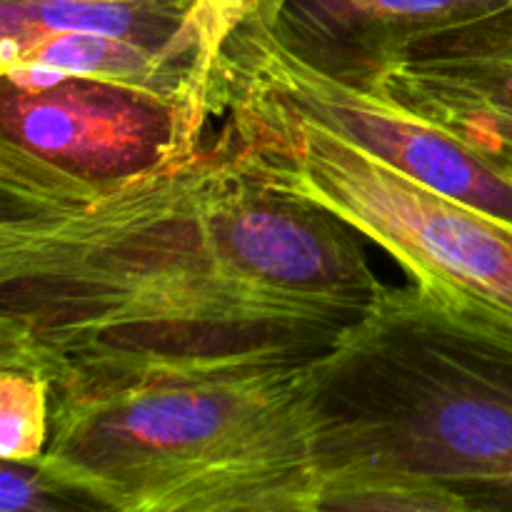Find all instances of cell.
Returning a JSON list of instances; mask_svg holds the SVG:
<instances>
[{
	"label": "cell",
	"mask_w": 512,
	"mask_h": 512,
	"mask_svg": "<svg viewBox=\"0 0 512 512\" xmlns=\"http://www.w3.org/2000/svg\"><path fill=\"white\" fill-rule=\"evenodd\" d=\"M360 233L203 143L113 183L0 155V340L93 355H325L378 303Z\"/></svg>",
	"instance_id": "1"
},
{
	"label": "cell",
	"mask_w": 512,
	"mask_h": 512,
	"mask_svg": "<svg viewBox=\"0 0 512 512\" xmlns=\"http://www.w3.org/2000/svg\"><path fill=\"white\" fill-rule=\"evenodd\" d=\"M320 358L63 360L48 368L50 435L35 463L98 510L320 512Z\"/></svg>",
	"instance_id": "2"
},
{
	"label": "cell",
	"mask_w": 512,
	"mask_h": 512,
	"mask_svg": "<svg viewBox=\"0 0 512 512\" xmlns=\"http://www.w3.org/2000/svg\"><path fill=\"white\" fill-rule=\"evenodd\" d=\"M320 510H512V330L385 288L313 380Z\"/></svg>",
	"instance_id": "3"
},
{
	"label": "cell",
	"mask_w": 512,
	"mask_h": 512,
	"mask_svg": "<svg viewBox=\"0 0 512 512\" xmlns=\"http://www.w3.org/2000/svg\"><path fill=\"white\" fill-rule=\"evenodd\" d=\"M203 140L378 243L423 293L512 330V223L475 210L218 65Z\"/></svg>",
	"instance_id": "4"
},
{
	"label": "cell",
	"mask_w": 512,
	"mask_h": 512,
	"mask_svg": "<svg viewBox=\"0 0 512 512\" xmlns=\"http://www.w3.org/2000/svg\"><path fill=\"white\" fill-rule=\"evenodd\" d=\"M208 125L160 95L45 63L3 68L0 155L113 183L203 143Z\"/></svg>",
	"instance_id": "5"
},
{
	"label": "cell",
	"mask_w": 512,
	"mask_h": 512,
	"mask_svg": "<svg viewBox=\"0 0 512 512\" xmlns=\"http://www.w3.org/2000/svg\"><path fill=\"white\" fill-rule=\"evenodd\" d=\"M220 65L393 168L405 170L470 208L512 223L508 178L393 100L340 83L295 58L270 33L260 5L228 35Z\"/></svg>",
	"instance_id": "6"
},
{
	"label": "cell",
	"mask_w": 512,
	"mask_h": 512,
	"mask_svg": "<svg viewBox=\"0 0 512 512\" xmlns=\"http://www.w3.org/2000/svg\"><path fill=\"white\" fill-rule=\"evenodd\" d=\"M510 5L512 0H263L260 15L295 58L375 93L408 45Z\"/></svg>",
	"instance_id": "7"
},
{
	"label": "cell",
	"mask_w": 512,
	"mask_h": 512,
	"mask_svg": "<svg viewBox=\"0 0 512 512\" xmlns=\"http://www.w3.org/2000/svg\"><path fill=\"white\" fill-rule=\"evenodd\" d=\"M375 93L458 143L512 130V5L408 45Z\"/></svg>",
	"instance_id": "8"
},
{
	"label": "cell",
	"mask_w": 512,
	"mask_h": 512,
	"mask_svg": "<svg viewBox=\"0 0 512 512\" xmlns=\"http://www.w3.org/2000/svg\"><path fill=\"white\" fill-rule=\"evenodd\" d=\"M50 435V370L25 348L0 340V458L35 463Z\"/></svg>",
	"instance_id": "9"
},
{
	"label": "cell",
	"mask_w": 512,
	"mask_h": 512,
	"mask_svg": "<svg viewBox=\"0 0 512 512\" xmlns=\"http://www.w3.org/2000/svg\"><path fill=\"white\" fill-rule=\"evenodd\" d=\"M0 510L50 512V510H98L88 498L55 480L38 463H10L0 470Z\"/></svg>",
	"instance_id": "10"
},
{
	"label": "cell",
	"mask_w": 512,
	"mask_h": 512,
	"mask_svg": "<svg viewBox=\"0 0 512 512\" xmlns=\"http://www.w3.org/2000/svg\"><path fill=\"white\" fill-rule=\"evenodd\" d=\"M465 148L512 183V130H488L463 140Z\"/></svg>",
	"instance_id": "11"
}]
</instances>
